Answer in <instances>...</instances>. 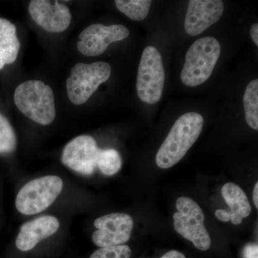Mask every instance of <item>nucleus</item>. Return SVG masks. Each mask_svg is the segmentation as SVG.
Segmentation results:
<instances>
[{"label":"nucleus","mask_w":258,"mask_h":258,"mask_svg":"<svg viewBox=\"0 0 258 258\" xmlns=\"http://www.w3.org/2000/svg\"><path fill=\"white\" fill-rule=\"evenodd\" d=\"M63 189L59 176L49 175L29 181L19 191L15 205L19 212L34 215L46 210L55 201Z\"/></svg>","instance_id":"4"},{"label":"nucleus","mask_w":258,"mask_h":258,"mask_svg":"<svg viewBox=\"0 0 258 258\" xmlns=\"http://www.w3.org/2000/svg\"><path fill=\"white\" fill-rule=\"evenodd\" d=\"M161 258H186L184 254L177 250H171L166 252Z\"/></svg>","instance_id":"24"},{"label":"nucleus","mask_w":258,"mask_h":258,"mask_svg":"<svg viewBox=\"0 0 258 258\" xmlns=\"http://www.w3.org/2000/svg\"><path fill=\"white\" fill-rule=\"evenodd\" d=\"M14 101L19 111L40 125H50L55 120L53 91L42 81H25L15 89Z\"/></svg>","instance_id":"2"},{"label":"nucleus","mask_w":258,"mask_h":258,"mask_svg":"<svg viewBox=\"0 0 258 258\" xmlns=\"http://www.w3.org/2000/svg\"><path fill=\"white\" fill-rule=\"evenodd\" d=\"M177 212L174 214V229L197 248L206 251L211 246V239L205 226V215L192 199L181 197L176 200Z\"/></svg>","instance_id":"6"},{"label":"nucleus","mask_w":258,"mask_h":258,"mask_svg":"<svg viewBox=\"0 0 258 258\" xmlns=\"http://www.w3.org/2000/svg\"><path fill=\"white\" fill-rule=\"evenodd\" d=\"M98 166L104 175H114L122 167L119 152L113 149H101L98 154Z\"/></svg>","instance_id":"18"},{"label":"nucleus","mask_w":258,"mask_h":258,"mask_svg":"<svg viewBox=\"0 0 258 258\" xmlns=\"http://www.w3.org/2000/svg\"><path fill=\"white\" fill-rule=\"evenodd\" d=\"M111 74V67L108 62L76 64L66 80L70 101L75 105L86 103L102 83L109 79Z\"/></svg>","instance_id":"5"},{"label":"nucleus","mask_w":258,"mask_h":258,"mask_svg":"<svg viewBox=\"0 0 258 258\" xmlns=\"http://www.w3.org/2000/svg\"><path fill=\"white\" fill-rule=\"evenodd\" d=\"M243 258H258L257 244H246L243 249Z\"/></svg>","instance_id":"21"},{"label":"nucleus","mask_w":258,"mask_h":258,"mask_svg":"<svg viewBox=\"0 0 258 258\" xmlns=\"http://www.w3.org/2000/svg\"><path fill=\"white\" fill-rule=\"evenodd\" d=\"M223 12L221 0H190L184 22L186 33L191 36L200 35L216 23Z\"/></svg>","instance_id":"12"},{"label":"nucleus","mask_w":258,"mask_h":258,"mask_svg":"<svg viewBox=\"0 0 258 258\" xmlns=\"http://www.w3.org/2000/svg\"><path fill=\"white\" fill-rule=\"evenodd\" d=\"M59 227L60 222L51 215H44L25 222L17 237V247L23 252H28L41 241L53 235Z\"/></svg>","instance_id":"13"},{"label":"nucleus","mask_w":258,"mask_h":258,"mask_svg":"<svg viewBox=\"0 0 258 258\" xmlns=\"http://www.w3.org/2000/svg\"><path fill=\"white\" fill-rule=\"evenodd\" d=\"M204 126L203 115L189 112L180 116L156 156V163L161 169H169L177 164L197 142Z\"/></svg>","instance_id":"1"},{"label":"nucleus","mask_w":258,"mask_h":258,"mask_svg":"<svg viewBox=\"0 0 258 258\" xmlns=\"http://www.w3.org/2000/svg\"><path fill=\"white\" fill-rule=\"evenodd\" d=\"M253 203L255 208L258 209V182L256 183L253 190Z\"/></svg>","instance_id":"25"},{"label":"nucleus","mask_w":258,"mask_h":258,"mask_svg":"<svg viewBox=\"0 0 258 258\" xmlns=\"http://www.w3.org/2000/svg\"><path fill=\"white\" fill-rule=\"evenodd\" d=\"M246 122L254 130H258V80L248 83L243 96Z\"/></svg>","instance_id":"16"},{"label":"nucleus","mask_w":258,"mask_h":258,"mask_svg":"<svg viewBox=\"0 0 258 258\" xmlns=\"http://www.w3.org/2000/svg\"><path fill=\"white\" fill-rule=\"evenodd\" d=\"M134 225L133 218L127 214L112 213L98 217L94 221L97 230L93 233V243L100 248L123 244L131 238Z\"/></svg>","instance_id":"10"},{"label":"nucleus","mask_w":258,"mask_h":258,"mask_svg":"<svg viewBox=\"0 0 258 258\" xmlns=\"http://www.w3.org/2000/svg\"><path fill=\"white\" fill-rule=\"evenodd\" d=\"M115 6L131 20L142 21L147 18L150 9V0H116Z\"/></svg>","instance_id":"17"},{"label":"nucleus","mask_w":258,"mask_h":258,"mask_svg":"<svg viewBox=\"0 0 258 258\" xmlns=\"http://www.w3.org/2000/svg\"><path fill=\"white\" fill-rule=\"evenodd\" d=\"M132 249L126 244L101 247L93 252L90 258H130Z\"/></svg>","instance_id":"20"},{"label":"nucleus","mask_w":258,"mask_h":258,"mask_svg":"<svg viewBox=\"0 0 258 258\" xmlns=\"http://www.w3.org/2000/svg\"><path fill=\"white\" fill-rule=\"evenodd\" d=\"M100 150L92 137L79 136L64 147L61 161L64 166L79 174L92 175L98 166Z\"/></svg>","instance_id":"8"},{"label":"nucleus","mask_w":258,"mask_h":258,"mask_svg":"<svg viewBox=\"0 0 258 258\" xmlns=\"http://www.w3.org/2000/svg\"><path fill=\"white\" fill-rule=\"evenodd\" d=\"M220 53L221 46L215 37H202L194 42L186 52L181 72V80L185 86L195 87L206 82L215 69Z\"/></svg>","instance_id":"3"},{"label":"nucleus","mask_w":258,"mask_h":258,"mask_svg":"<svg viewBox=\"0 0 258 258\" xmlns=\"http://www.w3.org/2000/svg\"><path fill=\"white\" fill-rule=\"evenodd\" d=\"M215 215L220 221L224 222L230 221V214L227 210H217L215 211Z\"/></svg>","instance_id":"22"},{"label":"nucleus","mask_w":258,"mask_h":258,"mask_svg":"<svg viewBox=\"0 0 258 258\" xmlns=\"http://www.w3.org/2000/svg\"><path fill=\"white\" fill-rule=\"evenodd\" d=\"M17 137L9 120L0 113V154H10L17 147Z\"/></svg>","instance_id":"19"},{"label":"nucleus","mask_w":258,"mask_h":258,"mask_svg":"<svg viewBox=\"0 0 258 258\" xmlns=\"http://www.w3.org/2000/svg\"><path fill=\"white\" fill-rule=\"evenodd\" d=\"M164 80L165 72L160 52L156 47H146L141 57L137 80V91L141 101L148 104L160 101Z\"/></svg>","instance_id":"7"},{"label":"nucleus","mask_w":258,"mask_h":258,"mask_svg":"<svg viewBox=\"0 0 258 258\" xmlns=\"http://www.w3.org/2000/svg\"><path fill=\"white\" fill-rule=\"evenodd\" d=\"M250 36L252 37V41L255 44L256 46H258V24L254 23L251 27L250 30H249Z\"/></svg>","instance_id":"23"},{"label":"nucleus","mask_w":258,"mask_h":258,"mask_svg":"<svg viewBox=\"0 0 258 258\" xmlns=\"http://www.w3.org/2000/svg\"><path fill=\"white\" fill-rule=\"evenodd\" d=\"M20 48L16 27L9 20L0 18V71L6 64L14 63Z\"/></svg>","instance_id":"15"},{"label":"nucleus","mask_w":258,"mask_h":258,"mask_svg":"<svg viewBox=\"0 0 258 258\" xmlns=\"http://www.w3.org/2000/svg\"><path fill=\"white\" fill-rule=\"evenodd\" d=\"M222 195L228 205L230 220L233 225H239L252 211L247 195L238 185L228 182L222 188Z\"/></svg>","instance_id":"14"},{"label":"nucleus","mask_w":258,"mask_h":258,"mask_svg":"<svg viewBox=\"0 0 258 258\" xmlns=\"http://www.w3.org/2000/svg\"><path fill=\"white\" fill-rule=\"evenodd\" d=\"M28 10L35 23L51 33L67 30L72 19L69 8L57 1L32 0Z\"/></svg>","instance_id":"11"},{"label":"nucleus","mask_w":258,"mask_h":258,"mask_svg":"<svg viewBox=\"0 0 258 258\" xmlns=\"http://www.w3.org/2000/svg\"><path fill=\"white\" fill-rule=\"evenodd\" d=\"M129 35L130 31L124 25L94 24L80 33L76 47L83 55L98 56L103 54L110 44L124 40Z\"/></svg>","instance_id":"9"}]
</instances>
